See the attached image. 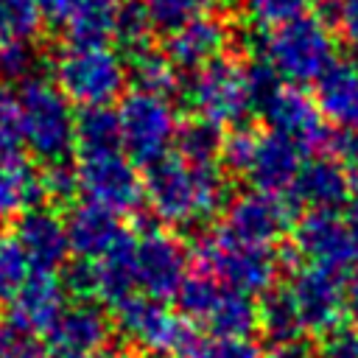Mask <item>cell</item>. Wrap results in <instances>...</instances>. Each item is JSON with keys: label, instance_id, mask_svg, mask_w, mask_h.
<instances>
[{"label": "cell", "instance_id": "obj_49", "mask_svg": "<svg viewBox=\"0 0 358 358\" xmlns=\"http://www.w3.org/2000/svg\"><path fill=\"white\" fill-rule=\"evenodd\" d=\"M8 39H14V36H11V28H8V22H6V14H3V8H0V48H3Z\"/></svg>", "mask_w": 358, "mask_h": 358}, {"label": "cell", "instance_id": "obj_16", "mask_svg": "<svg viewBox=\"0 0 358 358\" xmlns=\"http://www.w3.org/2000/svg\"><path fill=\"white\" fill-rule=\"evenodd\" d=\"M64 282L53 271H34L11 296L6 319L14 333L31 338V336H48L53 324L59 322L64 305Z\"/></svg>", "mask_w": 358, "mask_h": 358}, {"label": "cell", "instance_id": "obj_33", "mask_svg": "<svg viewBox=\"0 0 358 358\" xmlns=\"http://www.w3.org/2000/svg\"><path fill=\"white\" fill-rule=\"evenodd\" d=\"M140 3L148 11L151 22L165 31H173L176 25L199 14H207V8L213 6V0H140Z\"/></svg>", "mask_w": 358, "mask_h": 358}, {"label": "cell", "instance_id": "obj_46", "mask_svg": "<svg viewBox=\"0 0 358 358\" xmlns=\"http://www.w3.org/2000/svg\"><path fill=\"white\" fill-rule=\"evenodd\" d=\"M344 221H347V229H350V238H352V246H355V257H358V199H352L347 204Z\"/></svg>", "mask_w": 358, "mask_h": 358}, {"label": "cell", "instance_id": "obj_10", "mask_svg": "<svg viewBox=\"0 0 358 358\" xmlns=\"http://www.w3.org/2000/svg\"><path fill=\"white\" fill-rule=\"evenodd\" d=\"M117 123H120V145L129 151L131 159H137L145 168L168 154L179 129L171 101L140 90L123 98L117 109Z\"/></svg>", "mask_w": 358, "mask_h": 358}, {"label": "cell", "instance_id": "obj_50", "mask_svg": "<svg viewBox=\"0 0 358 358\" xmlns=\"http://www.w3.org/2000/svg\"><path fill=\"white\" fill-rule=\"evenodd\" d=\"M8 344H11V341H8V336H6V330L0 327V358L6 355V350H8Z\"/></svg>", "mask_w": 358, "mask_h": 358}, {"label": "cell", "instance_id": "obj_20", "mask_svg": "<svg viewBox=\"0 0 358 358\" xmlns=\"http://www.w3.org/2000/svg\"><path fill=\"white\" fill-rule=\"evenodd\" d=\"M229 45V28L221 17L213 14H199L182 25H176L168 34L165 42V56L185 70H199L218 56H224Z\"/></svg>", "mask_w": 358, "mask_h": 358}, {"label": "cell", "instance_id": "obj_15", "mask_svg": "<svg viewBox=\"0 0 358 358\" xmlns=\"http://www.w3.org/2000/svg\"><path fill=\"white\" fill-rule=\"evenodd\" d=\"M291 227H294V204L282 199V193H268L257 187L235 196L227 207V221H224V229L260 246H274L282 235L291 232Z\"/></svg>", "mask_w": 358, "mask_h": 358}, {"label": "cell", "instance_id": "obj_26", "mask_svg": "<svg viewBox=\"0 0 358 358\" xmlns=\"http://www.w3.org/2000/svg\"><path fill=\"white\" fill-rule=\"evenodd\" d=\"M126 0H78L64 22V36L70 45H106L115 34L117 14Z\"/></svg>", "mask_w": 358, "mask_h": 358}, {"label": "cell", "instance_id": "obj_42", "mask_svg": "<svg viewBox=\"0 0 358 358\" xmlns=\"http://www.w3.org/2000/svg\"><path fill=\"white\" fill-rule=\"evenodd\" d=\"M336 31L358 53V0H338L336 3Z\"/></svg>", "mask_w": 358, "mask_h": 358}, {"label": "cell", "instance_id": "obj_5", "mask_svg": "<svg viewBox=\"0 0 358 358\" xmlns=\"http://www.w3.org/2000/svg\"><path fill=\"white\" fill-rule=\"evenodd\" d=\"M20 134L42 162H62L76 143V115L67 95L45 81L28 78L20 92Z\"/></svg>", "mask_w": 358, "mask_h": 358}, {"label": "cell", "instance_id": "obj_51", "mask_svg": "<svg viewBox=\"0 0 358 358\" xmlns=\"http://www.w3.org/2000/svg\"><path fill=\"white\" fill-rule=\"evenodd\" d=\"M50 358H78V355H67V352H53Z\"/></svg>", "mask_w": 358, "mask_h": 358}, {"label": "cell", "instance_id": "obj_8", "mask_svg": "<svg viewBox=\"0 0 358 358\" xmlns=\"http://www.w3.org/2000/svg\"><path fill=\"white\" fill-rule=\"evenodd\" d=\"M126 81L123 59L106 45H70L56 62V84L78 106H109Z\"/></svg>", "mask_w": 358, "mask_h": 358}, {"label": "cell", "instance_id": "obj_27", "mask_svg": "<svg viewBox=\"0 0 358 358\" xmlns=\"http://www.w3.org/2000/svg\"><path fill=\"white\" fill-rule=\"evenodd\" d=\"M260 330L266 336V341L274 350H285V347H296L305 336L299 316L285 294V288H271L266 291L263 302H260Z\"/></svg>", "mask_w": 358, "mask_h": 358}, {"label": "cell", "instance_id": "obj_22", "mask_svg": "<svg viewBox=\"0 0 358 358\" xmlns=\"http://www.w3.org/2000/svg\"><path fill=\"white\" fill-rule=\"evenodd\" d=\"M14 238L34 271H56L70 252L67 229L50 210H25L17 221Z\"/></svg>", "mask_w": 358, "mask_h": 358}, {"label": "cell", "instance_id": "obj_4", "mask_svg": "<svg viewBox=\"0 0 358 358\" xmlns=\"http://www.w3.org/2000/svg\"><path fill=\"white\" fill-rule=\"evenodd\" d=\"M255 78V109L268 123V131H277L296 143L302 151H316L330 143V129L316 106L299 87L282 84L263 64L252 67Z\"/></svg>", "mask_w": 358, "mask_h": 358}, {"label": "cell", "instance_id": "obj_2", "mask_svg": "<svg viewBox=\"0 0 358 358\" xmlns=\"http://www.w3.org/2000/svg\"><path fill=\"white\" fill-rule=\"evenodd\" d=\"M260 64L282 84H308L336 59V36L322 17L302 14L274 28H266L260 45Z\"/></svg>", "mask_w": 358, "mask_h": 358}, {"label": "cell", "instance_id": "obj_47", "mask_svg": "<svg viewBox=\"0 0 358 358\" xmlns=\"http://www.w3.org/2000/svg\"><path fill=\"white\" fill-rule=\"evenodd\" d=\"M92 358H140V355H137L129 344H112V347L106 344V347H103V350H98Z\"/></svg>", "mask_w": 358, "mask_h": 358}, {"label": "cell", "instance_id": "obj_32", "mask_svg": "<svg viewBox=\"0 0 358 358\" xmlns=\"http://www.w3.org/2000/svg\"><path fill=\"white\" fill-rule=\"evenodd\" d=\"M31 277V263L14 235H0V299H8Z\"/></svg>", "mask_w": 358, "mask_h": 358}, {"label": "cell", "instance_id": "obj_6", "mask_svg": "<svg viewBox=\"0 0 358 358\" xmlns=\"http://www.w3.org/2000/svg\"><path fill=\"white\" fill-rule=\"evenodd\" d=\"M187 101L196 117L213 126H241L255 112V78L252 67L232 56L199 67L187 87Z\"/></svg>", "mask_w": 358, "mask_h": 358}, {"label": "cell", "instance_id": "obj_12", "mask_svg": "<svg viewBox=\"0 0 358 358\" xmlns=\"http://www.w3.org/2000/svg\"><path fill=\"white\" fill-rule=\"evenodd\" d=\"M305 333L324 336L333 327H338L344 316V282L338 271L322 268V266H299L288 277V285H282Z\"/></svg>", "mask_w": 358, "mask_h": 358}, {"label": "cell", "instance_id": "obj_38", "mask_svg": "<svg viewBox=\"0 0 358 358\" xmlns=\"http://www.w3.org/2000/svg\"><path fill=\"white\" fill-rule=\"evenodd\" d=\"M39 190L50 201H70L78 190L76 168H70L64 159L62 162H48V168L39 173Z\"/></svg>", "mask_w": 358, "mask_h": 358}, {"label": "cell", "instance_id": "obj_7", "mask_svg": "<svg viewBox=\"0 0 358 358\" xmlns=\"http://www.w3.org/2000/svg\"><path fill=\"white\" fill-rule=\"evenodd\" d=\"M176 299L182 313L190 322L207 327L210 336L252 338V333L260 330V305L255 296L232 291L207 274H187Z\"/></svg>", "mask_w": 358, "mask_h": 358}, {"label": "cell", "instance_id": "obj_28", "mask_svg": "<svg viewBox=\"0 0 358 358\" xmlns=\"http://www.w3.org/2000/svg\"><path fill=\"white\" fill-rule=\"evenodd\" d=\"M78 154H101L120 148L117 112L109 106H84L76 115V143Z\"/></svg>", "mask_w": 358, "mask_h": 358}, {"label": "cell", "instance_id": "obj_35", "mask_svg": "<svg viewBox=\"0 0 358 358\" xmlns=\"http://www.w3.org/2000/svg\"><path fill=\"white\" fill-rule=\"evenodd\" d=\"M187 358H263V350L252 338H199Z\"/></svg>", "mask_w": 358, "mask_h": 358}, {"label": "cell", "instance_id": "obj_39", "mask_svg": "<svg viewBox=\"0 0 358 358\" xmlns=\"http://www.w3.org/2000/svg\"><path fill=\"white\" fill-rule=\"evenodd\" d=\"M0 8L6 14V22L14 39H28L39 31L42 8L36 0H0Z\"/></svg>", "mask_w": 358, "mask_h": 358}, {"label": "cell", "instance_id": "obj_43", "mask_svg": "<svg viewBox=\"0 0 358 358\" xmlns=\"http://www.w3.org/2000/svg\"><path fill=\"white\" fill-rule=\"evenodd\" d=\"M39 3V8H42V20H48V22H59V25H64L67 22V17L73 14V8L78 6V0H36Z\"/></svg>", "mask_w": 358, "mask_h": 358}, {"label": "cell", "instance_id": "obj_34", "mask_svg": "<svg viewBox=\"0 0 358 358\" xmlns=\"http://www.w3.org/2000/svg\"><path fill=\"white\" fill-rule=\"evenodd\" d=\"M316 0H246V17L257 28H274L294 17L308 14Z\"/></svg>", "mask_w": 358, "mask_h": 358}, {"label": "cell", "instance_id": "obj_44", "mask_svg": "<svg viewBox=\"0 0 358 358\" xmlns=\"http://www.w3.org/2000/svg\"><path fill=\"white\" fill-rule=\"evenodd\" d=\"M3 358H50V355L34 338H20V341L8 344V350H6Z\"/></svg>", "mask_w": 358, "mask_h": 358}, {"label": "cell", "instance_id": "obj_18", "mask_svg": "<svg viewBox=\"0 0 358 358\" xmlns=\"http://www.w3.org/2000/svg\"><path fill=\"white\" fill-rule=\"evenodd\" d=\"M288 190L305 210H338L352 201V173L336 157H316L302 162Z\"/></svg>", "mask_w": 358, "mask_h": 358}, {"label": "cell", "instance_id": "obj_17", "mask_svg": "<svg viewBox=\"0 0 358 358\" xmlns=\"http://www.w3.org/2000/svg\"><path fill=\"white\" fill-rule=\"evenodd\" d=\"M294 249L305 263L322 268H344L355 257L347 221L338 210H308L294 224Z\"/></svg>", "mask_w": 358, "mask_h": 358}, {"label": "cell", "instance_id": "obj_48", "mask_svg": "<svg viewBox=\"0 0 358 358\" xmlns=\"http://www.w3.org/2000/svg\"><path fill=\"white\" fill-rule=\"evenodd\" d=\"M274 358H308V352L302 350V344H296V347H285V350H277V355Z\"/></svg>", "mask_w": 358, "mask_h": 358}, {"label": "cell", "instance_id": "obj_14", "mask_svg": "<svg viewBox=\"0 0 358 358\" xmlns=\"http://www.w3.org/2000/svg\"><path fill=\"white\" fill-rule=\"evenodd\" d=\"M67 285L81 296H98L109 305H120L137 288V260H134V238L126 232L109 252L101 257L73 266Z\"/></svg>", "mask_w": 358, "mask_h": 358}, {"label": "cell", "instance_id": "obj_21", "mask_svg": "<svg viewBox=\"0 0 358 358\" xmlns=\"http://www.w3.org/2000/svg\"><path fill=\"white\" fill-rule=\"evenodd\" d=\"M302 154L305 151L296 143H291L288 137H282L277 131H257L255 151H252V159H249V168L243 176L257 190L282 193L296 179V173L302 168Z\"/></svg>", "mask_w": 358, "mask_h": 358}, {"label": "cell", "instance_id": "obj_3", "mask_svg": "<svg viewBox=\"0 0 358 358\" xmlns=\"http://www.w3.org/2000/svg\"><path fill=\"white\" fill-rule=\"evenodd\" d=\"M196 263L201 274L213 277L215 282L257 296L274 288L280 274V255L271 246H260L232 235L229 229H210L196 243Z\"/></svg>", "mask_w": 358, "mask_h": 358}, {"label": "cell", "instance_id": "obj_25", "mask_svg": "<svg viewBox=\"0 0 358 358\" xmlns=\"http://www.w3.org/2000/svg\"><path fill=\"white\" fill-rule=\"evenodd\" d=\"M39 196V173L17 151L0 154V224L22 215Z\"/></svg>", "mask_w": 358, "mask_h": 358}, {"label": "cell", "instance_id": "obj_1", "mask_svg": "<svg viewBox=\"0 0 358 358\" xmlns=\"http://www.w3.org/2000/svg\"><path fill=\"white\" fill-rule=\"evenodd\" d=\"M143 190L154 215L173 227L201 224L227 201V179L215 162L190 165L168 154L145 168Z\"/></svg>", "mask_w": 358, "mask_h": 358}, {"label": "cell", "instance_id": "obj_45", "mask_svg": "<svg viewBox=\"0 0 358 358\" xmlns=\"http://www.w3.org/2000/svg\"><path fill=\"white\" fill-rule=\"evenodd\" d=\"M344 308H347L352 324L358 327V266L352 268V277H350V282L344 285Z\"/></svg>", "mask_w": 358, "mask_h": 358}, {"label": "cell", "instance_id": "obj_29", "mask_svg": "<svg viewBox=\"0 0 358 358\" xmlns=\"http://www.w3.org/2000/svg\"><path fill=\"white\" fill-rule=\"evenodd\" d=\"M129 78L134 81V87L140 92H151V95H162V98H168L179 87L176 64L165 53H157L151 48L131 53Z\"/></svg>", "mask_w": 358, "mask_h": 358}, {"label": "cell", "instance_id": "obj_41", "mask_svg": "<svg viewBox=\"0 0 358 358\" xmlns=\"http://www.w3.org/2000/svg\"><path fill=\"white\" fill-rule=\"evenodd\" d=\"M319 358H358V327H333L322 336Z\"/></svg>", "mask_w": 358, "mask_h": 358}, {"label": "cell", "instance_id": "obj_13", "mask_svg": "<svg viewBox=\"0 0 358 358\" xmlns=\"http://www.w3.org/2000/svg\"><path fill=\"white\" fill-rule=\"evenodd\" d=\"M137 260V285L151 299H171L179 294L187 280L190 255L182 241L162 229H148L140 241H134Z\"/></svg>", "mask_w": 358, "mask_h": 358}, {"label": "cell", "instance_id": "obj_23", "mask_svg": "<svg viewBox=\"0 0 358 358\" xmlns=\"http://www.w3.org/2000/svg\"><path fill=\"white\" fill-rule=\"evenodd\" d=\"M109 333H112V324L106 319V313L81 299L70 308L62 310L59 322L53 324V330L48 333L56 352H67V355H95L98 350H103L109 344Z\"/></svg>", "mask_w": 358, "mask_h": 358}, {"label": "cell", "instance_id": "obj_37", "mask_svg": "<svg viewBox=\"0 0 358 358\" xmlns=\"http://www.w3.org/2000/svg\"><path fill=\"white\" fill-rule=\"evenodd\" d=\"M36 67V53L31 50L28 39H8L0 48V78L3 81H20L31 76Z\"/></svg>", "mask_w": 358, "mask_h": 358}, {"label": "cell", "instance_id": "obj_31", "mask_svg": "<svg viewBox=\"0 0 358 358\" xmlns=\"http://www.w3.org/2000/svg\"><path fill=\"white\" fill-rule=\"evenodd\" d=\"M151 17L148 11L143 8L140 0H126L120 14H117V22H115V39L129 50V53H137V50H145L148 42H151Z\"/></svg>", "mask_w": 358, "mask_h": 358}, {"label": "cell", "instance_id": "obj_24", "mask_svg": "<svg viewBox=\"0 0 358 358\" xmlns=\"http://www.w3.org/2000/svg\"><path fill=\"white\" fill-rule=\"evenodd\" d=\"M64 229H67L70 252H76L84 260L101 257L126 235L117 213H112L101 204H92V201L73 207Z\"/></svg>", "mask_w": 358, "mask_h": 358}, {"label": "cell", "instance_id": "obj_9", "mask_svg": "<svg viewBox=\"0 0 358 358\" xmlns=\"http://www.w3.org/2000/svg\"><path fill=\"white\" fill-rule=\"evenodd\" d=\"M115 322L123 336L151 355H179L187 358L193 344L199 341L193 324L173 313L162 299L151 296H129L115 305Z\"/></svg>", "mask_w": 358, "mask_h": 358}, {"label": "cell", "instance_id": "obj_11", "mask_svg": "<svg viewBox=\"0 0 358 358\" xmlns=\"http://www.w3.org/2000/svg\"><path fill=\"white\" fill-rule=\"evenodd\" d=\"M78 190L92 201L112 213H134L145 199L143 179L129 157L117 151L101 154H78L76 165Z\"/></svg>", "mask_w": 358, "mask_h": 358}, {"label": "cell", "instance_id": "obj_36", "mask_svg": "<svg viewBox=\"0 0 358 358\" xmlns=\"http://www.w3.org/2000/svg\"><path fill=\"white\" fill-rule=\"evenodd\" d=\"M255 140H257V131H255V129H246V126H235V129L221 140V154H218V159L227 165V171H232V173H246L249 159H252V151H255Z\"/></svg>", "mask_w": 358, "mask_h": 358}, {"label": "cell", "instance_id": "obj_30", "mask_svg": "<svg viewBox=\"0 0 358 358\" xmlns=\"http://www.w3.org/2000/svg\"><path fill=\"white\" fill-rule=\"evenodd\" d=\"M221 131L218 126L201 120V117H193L187 123H182L176 129V137H173V145L179 151V157L190 165H213L221 154Z\"/></svg>", "mask_w": 358, "mask_h": 358}, {"label": "cell", "instance_id": "obj_40", "mask_svg": "<svg viewBox=\"0 0 358 358\" xmlns=\"http://www.w3.org/2000/svg\"><path fill=\"white\" fill-rule=\"evenodd\" d=\"M20 140V101L8 84L0 81V154H14Z\"/></svg>", "mask_w": 358, "mask_h": 358}, {"label": "cell", "instance_id": "obj_19", "mask_svg": "<svg viewBox=\"0 0 358 358\" xmlns=\"http://www.w3.org/2000/svg\"><path fill=\"white\" fill-rule=\"evenodd\" d=\"M313 101L324 123L358 134V56L333 59L316 78Z\"/></svg>", "mask_w": 358, "mask_h": 358}]
</instances>
